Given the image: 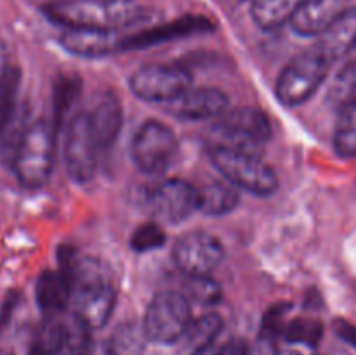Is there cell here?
<instances>
[{
  "instance_id": "6da1fadb",
  "label": "cell",
  "mask_w": 356,
  "mask_h": 355,
  "mask_svg": "<svg viewBox=\"0 0 356 355\" xmlns=\"http://www.w3.org/2000/svg\"><path fill=\"white\" fill-rule=\"evenodd\" d=\"M70 284L72 312L90 329L106 326L117 299L110 268L97 258H76L70 275Z\"/></svg>"
},
{
  "instance_id": "7a4b0ae2",
  "label": "cell",
  "mask_w": 356,
  "mask_h": 355,
  "mask_svg": "<svg viewBox=\"0 0 356 355\" xmlns=\"http://www.w3.org/2000/svg\"><path fill=\"white\" fill-rule=\"evenodd\" d=\"M44 14L65 28L118 31L146 17L138 0H61L44 7Z\"/></svg>"
},
{
  "instance_id": "3957f363",
  "label": "cell",
  "mask_w": 356,
  "mask_h": 355,
  "mask_svg": "<svg viewBox=\"0 0 356 355\" xmlns=\"http://www.w3.org/2000/svg\"><path fill=\"white\" fill-rule=\"evenodd\" d=\"M56 131L54 124L45 118L26 125L10 159V167L21 187L37 190L49 181L54 167Z\"/></svg>"
},
{
  "instance_id": "277c9868",
  "label": "cell",
  "mask_w": 356,
  "mask_h": 355,
  "mask_svg": "<svg viewBox=\"0 0 356 355\" xmlns=\"http://www.w3.org/2000/svg\"><path fill=\"white\" fill-rule=\"evenodd\" d=\"M209 159L214 169L238 190L257 197H268L277 191V173L264 162L261 153L228 146H209Z\"/></svg>"
},
{
  "instance_id": "5b68a950",
  "label": "cell",
  "mask_w": 356,
  "mask_h": 355,
  "mask_svg": "<svg viewBox=\"0 0 356 355\" xmlns=\"http://www.w3.org/2000/svg\"><path fill=\"white\" fill-rule=\"evenodd\" d=\"M330 66L318 49H308L284 66L277 79L275 96L285 108L301 106L325 82Z\"/></svg>"
},
{
  "instance_id": "8992f818",
  "label": "cell",
  "mask_w": 356,
  "mask_h": 355,
  "mask_svg": "<svg viewBox=\"0 0 356 355\" xmlns=\"http://www.w3.org/2000/svg\"><path fill=\"white\" fill-rule=\"evenodd\" d=\"M211 134L214 138L211 146H228L261 153V148L271 139L273 129L264 111L242 106L225 111L216 118Z\"/></svg>"
},
{
  "instance_id": "52a82bcc",
  "label": "cell",
  "mask_w": 356,
  "mask_h": 355,
  "mask_svg": "<svg viewBox=\"0 0 356 355\" xmlns=\"http://www.w3.org/2000/svg\"><path fill=\"white\" fill-rule=\"evenodd\" d=\"M191 320V303L183 292L160 291L146 308L143 327L152 343L174 345L183 340Z\"/></svg>"
},
{
  "instance_id": "ba28073f",
  "label": "cell",
  "mask_w": 356,
  "mask_h": 355,
  "mask_svg": "<svg viewBox=\"0 0 356 355\" xmlns=\"http://www.w3.org/2000/svg\"><path fill=\"white\" fill-rule=\"evenodd\" d=\"M90 327L75 313L45 317L31 341L28 355H87Z\"/></svg>"
},
{
  "instance_id": "9c48e42d",
  "label": "cell",
  "mask_w": 356,
  "mask_h": 355,
  "mask_svg": "<svg viewBox=\"0 0 356 355\" xmlns=\"http://www.w3.org/2000/svg\"><path fill=\"white\" fill-rule=\"evenodd\" d=\"M179 150L176 134L159 120H146L132 139L131 153L136 167L148 176H160L172 166Z\"/></svg>"
},
{
  "instance_id": "30bf717a",
  "label": "cell",
  "mask_w": 356,
  "mask_h": 355,
  "mask_svg": "<svg viewBox=\"0 0 356 355\" xmlns=\"http://www.w3.org/2000/svg\"><path fill=\"white\" fill-rule=\"evenodd\" d=\"M99 153V145L94 138L87 111L73 115L66 127L65 150H63L68 176L75 183H89L96 174Z\"/></svg>"
},
{
  "instance_id": "8fae6325",
  "label": "cell",
  "mask_w": 356,
  "mask_h": 355,
  "mask_svg": "<svg viewBox=\"0 0 356 355\" xmlns=\"http://www.w3.org/2000/svg\"><path fill=\"white\" fill-rule=\"evenodd\" d=\"M193 77L183 66L149 65L131 77L132 94L148 103H170L190 89Z\"/></svg>"
},
{
  "instance_id": "7c38bea8",
  "label": "cell",
  "mask_w": 356,
  "mask_h": 355,
  "mask_svg": "<svg viewBox=\"0 0 356 355\" xmlns=\"http://www.w3.org/2000/svg\"><path fill=\"white\" fill-rule=\"evenodd\" d=\"M172 260L188 277L211 275L225 261V247L221 240L211 233L195 230L176 240L172 247Z\"/></svg>"
},
{
  "instance_id": "4fadbf2b",
  "label": "cell",
  "mask_w": 356,
  "mask_h": 355,
  "mask_svg": "<svg viewBox=\"0 0 356 355\" xmlns=\"http://www.w3.org/2000/svg\"><path fill=\"white\" fill-rule=\"evenodd\" d=\"M153 216L165 225H179L198 211V190L184 180H167L149 195Z\"/></svg>"
},
{
  "instance_id": "5bb4252c",
  "label": "cell",
  "mask_w": 356,
  "mask_h": 355,
  "mask_svg": "<svg viewBox=\"0 0 356 355\" xmlns=\"http://www.w3.org/2000/svg\"><path fill=\"white\" fill-rule=\"evenodd\" d=\"M229 100L218 87H190L165 104L174 118L184 122H202L219 118L228 111Z\"/></svg>"
},
{
  "instance_id": "9a60e30c",
  "label": "cell",
  "mask_w": 356,
  "mask_h": 355,
  "mask_svg": "<svg viewBox=\"0 0 356 355\" xmlns=\"http://www.w3.org/2000/svg\"><path fill=\"white\" fill-rule=\"evenodd\" d=\"M214 30V24L209 17L204 16H184L174 19L170 23L160 24V26L143 30L139 33L129 35L122 40V51H136V49L152 47V45L163 44V42L174 40V38L190 37V35L205 33Z\"/></svg>"
},
{
  "instance_id": "2e32d148",
  "label": "cell",
  "mask_w": 356,
  "mask_h": 355,
  "mask_svg": "<svg viewBox=\"0 0 356 355\" xmlns=\"http://www.w3.org/2000/svg\"><path fill=\"white\" fill-rule=\"evenodd\" d=\"M122 40L117 31L87 30V28H65L59 35V44L66 52L79 58H104L122 51Z\"/></svg>"
},
{
  "instance_id": "e0dca14e",
  "label": "cell",
  "mask_w": 356,
  "mask_h": 355,
  "mask_svg": "<svg viewBox=\"0 0 356 355\" xmlns=\"http://www.w3.org/2000/svg\"><path fill=\"white\" fill-rule=\"evenodd\" d=\"M348 0H306L292 17V31L299 37H320L344 10Z\"/></svg>"
},
{
  "instance_id": "ac0fdd59",
  "label": "cell",
  "mask_w": 356,
  "mask_h": 355,
  "mask_svg": "<svg viewBox=\"0 0 356 355\" xmlns=\"http://www.w3.org/2000/svg\"><path fill=\"white\" fill-rule=\"evenodd\" d=\"M87 115L101 152L111 148L124 125V110L120 100L113 93L101 94Z\"/></svg>"
},
{
  "instance_id": "d6986e66",
  "label": "cell",
  "mask_w": 356,
  "mask_h": 355,
  "mask_svg": "<svg viewBox=\"0 0 356 355\" xmlns=\"http://www.w3.org/2000/svg\"><path fill=\"white\" fill-rule=\"evenodd\" d=\"M318 38L315 47L330 65L351 54L356 49V7H348Z\"/></svg>"
},
{
  "instance_id": "ffe728a7",
  "label": "cell",
  "mask_w": 356,
  "mask_h": 355,
  "mask_svg": "<svg viewBox=\"0 0 356 355\" xmlns=\"http://www.w3.org/2000/svg\"><path fill=\"white\" fill-rule=\"evenodd\" d=\"M35 296H37L38 308L45 317L61 315L70 306L72 284L63 271L47 270L38 277Z\"/></svg>"
},
{
  "instance_id": "44dd1931",
  "label": "cell",
  "mask_w": 356,
  "mask_h": 355,
  "mask_svg": "<svg viewBox=\"0 0 356 355\" xmlns=\"http://www.w3.org/2000/svg\"><path fill=\"white\" fill-rule=\"evenodd\" d=\"M306 0H252L250 16L261 30L273 31L291 23Z\"/></svg>"
},
{
  "instance_id": "7402d4cb",
  "label": "cell",
  "mask_w": 356,
  "mask_h": 355,
  "mask_svg": "<svg viewBox=\"0 0 356 355\" xmlns=\"http://www.w3.org/2000/svg\"><path fill=\"white\" fill-rule=\"evenodd\" d=\"M240 191L229 181H214L198 190V211L221 218L238 205Z\"/></svg>"
},
{
  "instance_id": "603a6c76",
  "label": "cell",
  "mask_w": 356,
  "mask_h": 355,
  "mask_svg": "<svg viewBox=\"0 0 356 355\" xmlns=\"http://www.w3.org/2000/svg\"><path fill=\"white\" fill-rule=\"evenodd\" d=\"M145 327L136 322H122L111 333L108 340L110 355H143L148 345Z\"/></svg>"
},
{
  "instance_id": "cb8c5ba5",
  "label": "cell",
  "mask_w": 356,
  "mask_h": 355,
  "mask_svg": "<svg viewBox=\"0 0 356 355\" xmlns=\"http://www.w3.org/2000/svg\"><path fill=\"white\" fill-rule=\"evenodd\" d=\"M325 103L337 113L356 103V59L346 63L334 77L327 90Z\"/></svg>"
},
{
  "instance_id": "d4e9b609",
  "label": "cell",
  "mask_w": 356,
  "mask_h": 355,
  "mask_svg": "<svg viewBox=\"0 0 356 355\" xmlns=\"http://www.w3.org/2000/svg\"><path fill=\"white\" fill-rule=\"evenodd\" d=\"M222 329V319L218 313H205V315L198 317V319L191 320L190 327H188L184 340L191 350L197 348L209 347L214 345V340Z\"/></svg>"
},
{
  "instance_id": "484cf974",
  "label": "cell",
  "mask_w": 356,
  "mask_h": 355,
  "mask_svg": "<svg viewBox=\"0 0 356 355\" xmlns=\"http://www.w3.org/2000/svg\"><path fill=\"white\" fill-rule=\"evenodd\" d=\"M334 148L341 157H356V103L339 111L334 131Z\"/></svg>"
},
{
  "instance_id": "4316f807",
  "label": "cell",
  "mask_w": 356,
  "mask_h": 355,
  "mask_svg": "<svg viewBox=\"0 0 356 355\" xmlns=\"http://www.w3.org/2000/svg\"><path fill=\"white\" fill-rule=\"evenodd\" d=\"M82 93V82L79 77L65 75L56 79L54 84V127L58 129L65 120V115L72 110L73 103Z\"/></svg>"
},
{
  "instance_id": "83f0119b",
  "label": "cell",
  "mask_w": 356,
  "mask_h": 355,
  "mask_svg": "<svg viewBox=\"0 0 356 355\" xmlns=\"http://www.w3.org/2000/svg\"><path fill=\"white\" fill-rule=\"evenodd\" d=\"M280 336L284 338V340L291 341V343H299L315 348L323 336V326L320 320L301 317V319H294L291 320V322H285Z\"/></svg>"
},
{
  "instance_id": "f1b7e54d",
  "label": "cell",
  "mask_w": 356,
  "mask_h": 355,
  "mask_svg": "<svg viewBox=\"0 0 356 355\" xmlns=\"http://www.w3.org/2000/svg\"><path fill=\"white\" fill-rule=\"evenodd\" d=\"M186 292H183L190 303H197L202 306H214L219 305L222 299V289L211 275H195L188 277Z\"/></svg>"
},
{
  "instance_id": "f546056e",
  "label": "cell",
  "mask_w": 356,
  "mask_h": 355,
  "mask_svg": "<svg viewBox=\"0 0 356 355\" xmlns=\"http://www.w3.org/2000/svg\"><path fill=\"white\" fill-rule=\"evenodd\" d=\"M165 244V233H163L162 226L155 221L145 223V225L138 226L132 233L131 247L138 253H148V251H155Z\"/></svg>"
},
{
  "instance_id": "4dcf8cb0",
  "label": "cell",
  "mask_w": 356,
  "mask_h": 355,
  "mask_svg": "<svg viewBox=\"0 0 356 355\" xmlns=\"http://www.w3.org/2000/svg\"><path fill=\"white\" fill-rule=\"evenodd\" d=\"M247 355H280L277 347V338L268 336V334H259L256 343L249 347Z\"/></svg>"
},
{
  "instance_id": "1f68e13d",
  "label": "cell",
  "mask_w": 356,
  "mask_h": 355,
  "mask_svg": "<svg viewBox=\"0 0 356 355\" xmlns=\"http://www.w3.org/2000/svg\"><path fill=\"white\" fill-rule=\"evenodd\" d=\"M250 345L242 338H233L219 348V355H247Z\"/></svg>"
},
{
  "instance_id": "d6a6232c",
  "label": "cell",
  "mask_w": 356,
  "mask_h": 355,
  "mask_svg": "<svg viewBox=\"0 0 356 355\" xmlns=\"http://www.w3.org/2000/svg\"><path fill=\"white\" fill-rule=\"evenodd\" d=\"M334 327H336V333L339 334L344 341H348L351 347L356 348V326L346 322V320H336Z\"/></svg>"
},
{
  "instance_id": "836d02e7",
  "label": "cell",
  "mask_w": 356,
  "mask_h": 355,
  "mask_svg": "<svg viewBox=\"0 0 356 355\" xmlns=\"http://www.w3.org/2000/svg\"><path fill=\"white\" fill-rule=\"evenodd\" d=\"M9 70H10L9 51H7V45L0 40V84L3 82V79H6Z\"/></svg>"
},
{
  "instance_id": "e575fe53",
  "label": "cell",
  "mask_w": 356,
  "mask_h": 355,
  "mask_svg": "<svg viewBox=\"0 0 356 355\" xmlns=\"http://www.w3.org/2000/svg\"><path fill=\"white\" fill-rule=\"evenodd\" d=\"M14 303H16V294H10L9 298H7V301L3 303V308L2 312H0V329H2V327L7 324V320H9L10 312H13L14 308Z\"/></svg>"
},
{
  "instance_id": "d590c367",
  "label": "cell",
  "mask_w": 356,
  "mask_h": 355,
  "mask_svg": "<svg viewBox=\"0 0 356 355\" xmlns=\"http://www.w3.org/2000/svg\"><path fill=\"white\" fill-rule=\"evenodd\" d=\"M191 355H219V348H216L214 345H209V347L197 348V350L191 352Z\"/></svg>"
},
{
  "instance_id": "8d00e7d4",
  "label": "cell",
  "mask_w": 356,
  "mask_h": 355,
  "mask_svg": "<svg viewBox=\"0 0 356 355\" xmlns=\"http://www.w3.org/2000/svg\"><path fill=\"white\" fill-rule=\"evenodd\" d=\"M280 355H302V354H299V352H294V350H289V352H284V354H280Z\"/></svg>"
},
{
  "instance_id": "74e56055",
  "label": "cell",
  "mask_w": 356,
  "mask_h": 355,
  "mask_svg": "<svg viewBox=\"0 0 356 355\" xmlns=\"http://www.w3.org/2000/svg\"><path fill=\"white\" fill-rule=\"evenodd\" d=\"M0 355H13V354H9V352H0Z\"/></svg>"
}]
</instances>
